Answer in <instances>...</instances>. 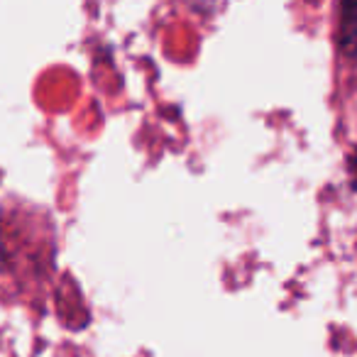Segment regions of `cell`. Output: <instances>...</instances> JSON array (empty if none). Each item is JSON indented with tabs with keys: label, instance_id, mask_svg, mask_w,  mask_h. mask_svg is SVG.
Returning <instances> with one entry per match:
<instances>
[{
	"label": "cell",
	"instance_id": "1",
	"mask_svg": "<svg viewBox=\"0 0 357 357\" xmlns=\"http://www.w3.org/2000/svg\"><path fill=\"white\" fill-rule=\"evenodd\" d=\"M340 50L357 61V3L340 6Z\"/></svg>",
	"mask_w": 357,
	"mask_h": 357
}]
</instances>
